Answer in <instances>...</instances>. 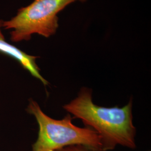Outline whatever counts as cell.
Instances as JSON below:
<instances>
[{
  "instance_id": "obj_1",
  "label": "cell",
  "mask_w": 151,
  "mask_h": 151,
  "mask_svg": "<svg viewBox=\"0 0 151 151\" xmlns=\"http://www.w3.org/2000/svg\"><path fill=\"white\" fill-rule=\"evenodd\" d=\"M132 106V100L122 108L98 106L92 101L91 90L82 87L77 97L63 109L97 132L101 138L103 151H108L118 145L132 150L137 148Z\"/></svg>"
},
{
  "instance_id": "obj_2",
  "label": "cell",
  "mask_w": 151,
  "mask_h": 151,
  "mask_svg": "<svg viewBox=\"0 0 151 151\" xmlns=\"http://www.w3.org/2000/svg\"><path fill=\"white\" fill-rule=\"evenodd\" d=\"M27 111L34 116L39 128L32 151H54L75 145L86 146L93 151H103L101 138L98 133L87 127L76 126L72 122L70 114L61 120L52 119L32 99L29 100Z\"/></svg>"
},
{
  "instance_id": "obj_3",
  "label": "cell",
  "mask_w": 151,
  "mask_h": 151,
  "mask_svg": "<svg viewBox=\"0 0 151 151\" xmlns=\"http://www.w3.org/2000/svg\"><path fill=\"white\" fill-rule=\"evenodd\" d=\"M87 1L34 0L30 5L20 9L10 20L3 22L2 27L11 30V40L14 42L28 41L35 34L49 38L59 27L57 15L60 11L76 1Z\"/></svg>"
},
{
  "instance_id": "obj_4",
  "label": "cell",
  "mask_w": 151,
  "mask_h": 151,
  "mask_svg": "<svg viewBox=\"0 0 151 151\" xmlns=\"http://www.w3.org/2000/svg\"><path fill=\"white\" fill-rule=\"evenodd\" d=\"M3 22L2 20H0V53L10 56L16 60L33 77L39 80L44 86H47L49 84L48 82L40 75V68L36 63L38 57L27 54L6 40L1 30Z\"/></svg>"
},
{
  "instance_id": "obj_5",
  "label": "cell",
  "mask_w": 151,
  "mask_h": 151,
  "mask_svg": "<svg viewBox=\"0 0 151 151\" xmlns=\"http://www.w3.org/2000/svg\"><path fill=\"white\" fill-rule=\"evenodd\" d=\"M54 151H93L86 146L81 145H75L66 146Z\"/></svg>"
}]
</instances>
